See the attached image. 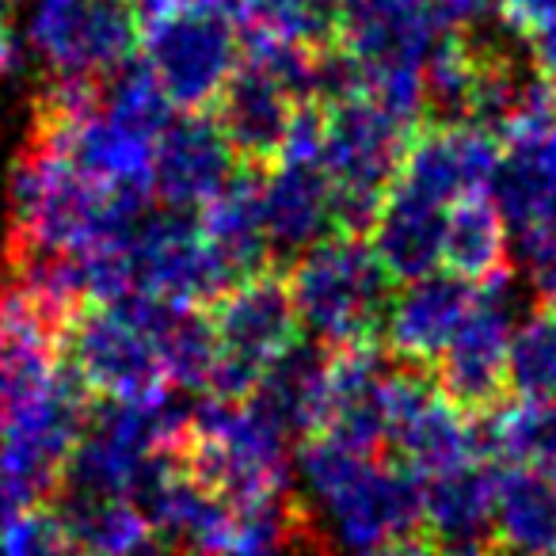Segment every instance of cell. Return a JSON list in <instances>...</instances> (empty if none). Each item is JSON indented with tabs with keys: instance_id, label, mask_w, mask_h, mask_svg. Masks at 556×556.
Returning <instances> with one entry per match:
<instances>
[{
	"instance_id": "obj_1",
	"label": "cell",
	"mask_w": 556,
	"mask_h": 556,
	"mask_svg": "<svg viewBox=\"0 0 556 556\" xmlns=\"http://www.w3.org/2000/svg\"><path fill=\"white\" fill-rule=\"evenodd\" d=\"M302 484L328 533L351 553L393 545L424 530V484L386 454H363L328 434L302 442Z\"/></svg>"
},
{
	"instance_id": "obj_2",
	"label": "cell",
	"mask_w": 556,
	"mask_h": 556,
	"mask_svg": "<svg viewBox=\"0 0 556 556\" xmlns=\"http://www.w3.org/2000/svg\"><path fill=\"white\" fill-rule=\"evenodd\" d=\"M290 434L244 396L202 393L187 408L184 439L176 454L202 488L232 510H252L290 492Z\"/></svg>"
},
{
	"instance_id": "obj_3",
	"label": "cell",
	"mask_w": 556,
	"mask_h": 556,
	"mask_svg": "<svg viewBox=\"0 0 556 556\" xmlns=\"http://www.w3.org/2000/svg\"><path fill=\"white\" fill-rule=\"evenodd\" d=\"M446 31L439 0H340L336 42L358 62L366 92L419 126L424 65Z\"/></svg>"
},
{
	"instance_id": "obj_4",
	"label": "cell",
	"mask_w": 556,
	"mask_h": 556,
	"mask_svg": "<svg viewBox=\"0 0 556 556\" xmlns=\"http://www.w3.org/2000/svg\"><path fill=\"white\" fill-rule=\"evenodd\" d=\"M320 168L332 184V225L336 232L366 237L416 126L370 92L320 103Z\"/></svg>"
},
{
	"instance_id": "obj_5",
	"label": "cell",
	"mask_w": 556,
	"mask_h": 556,
	"mask_svg": "<svg viewBox=\"0 0 556 556\" xmlns=\"http://www.w3.org/2000/svg\"><path fill=\"white\" fill-rule=\"evenodd\" d=\"M302 328L325 348L374 340L393 298V278L355 232H328L294 255L287 275Z\"/></svg>"
},
{
	"instance_id": "obj_6",
	"label": "cell",
	"mask_w": 556,
	"mask_h": 556,
	"mask_svg": "<svg viewBox=\"0 0 556 556\" xmlns=\"http://www.w3.org/2000/svg\"><path fill=\"white\" fill-rule=\"evenodd\" d=\"M138 50L172 108L210 111L240 62V27L222 0H164L138 12Z\"/></svg>"
},
{
	"instance_id": "obj_7",
	"label": "cell",
	"mask_w": 556,
	"mask_h": 556,
	"mask_svg": "<svg viewBox=\"0 0 556 556\" xmlns=\"http://www.w3.org/2000/svg\"><path fill=\"white\" fill-rule=\"evenodd\" d=\"M210 332L217 348L214 396L244 401L282 351L302 340V320L282 270L260 267L237 278L206 305Z\"/></svg>"
},
{
	"instance_id": "obj_8",
	"label": "cell",
	"mask_w": 556,
	"mask_h": 556,
	"mask_svg": "<svg viewBox=\"0 0 556 556\" xmlns=\"http://www.w3.org/2000/svg\"><path fill=\"white\" fill-rule=\"evenodd\" d=\"M62 358L96 401H156L176 393L156 340L126 302H92L73 313L62 332Z\"/></svg>"
},
{
	"instance_id": "obj_9",
	"label": "cell",
	"mask_w": 556,
	"mask_h": 556,
	"mask_svg": "<svg viewBox=\"0 0 556 556\" xmlns=\"http://www.w3.org/2000/svg\"><path fill=\"white\" fill-rule=\"evenodd\" d=\"M134 0H39L27 20V47L47 77L108 80L138 50Z\"/></svg>"
},
{
	"instance_id": "obj_10",
	"label": "cell",
	"mask_w": 556,
	"mask_h": 556,
	"mask_svg": "<svg viewBox=\"0 0 556 556\" xmlns=\"http://www.w3.org/2000/svg\"><path fill=\"white\" fill-rule=\"evenodd\" d=\"M515 332V278L503 275L477 287L469 317L431 363L434 389L465 416L480 419L507 393V351Z\"/></svg>"
},
{
	"instance_id": "obj_11",
	"label": "cell",
	"mask_w": 556,
	"mask_h": 556,
	"mask_svg": "<svg viewBox=\"0 0 556 556\" xmlns=\"http://www.w3.org/2000/svg\"><path fill=\"white\" fill-rule=\"evenodd\" d=\"M126 263L130 298L206 309L229 287V275L202 240L191 210H149L126 240Z\"/></svg>"
},
{
	"instance_id": "obj_12",
	"label": "cell",
	"mask_w": 556,
	"mask_h": 556,
	"mask_svg": "<svg viewBox=\"0 0 556 556\" xmlns=\"http://www.w3.org/2000/svg\"><path fill=\"white\" fill-rule=\"evenodd\" d=\"M92 396L62 366L58 381L0 431V469L9 472L31 503L54 500L73 446L88 424Z\"/></svg>"
},
{
	"instance_id": "obj_13",
	"label": "cell",
	"mask_w": 556,
	"mask_h": 556,
	"mask_svg": "<svg viewBox=\"0 0 556 556\" xmlns=\"http://www.w3.org/2000/svg\"><path fill=\"white\" fill-rule=\"evenodd\" d=\"M503 146L495 134L465 123H419L404 149L393 184L450 206L465 194H484L500 168Z\"/></svg>"
},
{
	"instance_id": "obj_14",
	"label": "cell",
	"mask_w": 556,
	"mask_h": 556,
	"mask_svg": "<svg viewBox=\"0 0 556 556\" xmlns=\"http://www.w3.org/2000/svg\"><path fill=\"white\" fill-rule=\"evenodd\" d=\"M62 332L24 287H0V431L58 381Z\"/></svg>"
},
{
	"instance_id": "obj_15",
	"label": "cell",
	"mask_w": 556,
	"mask_h": 556,
	"mask_svg": "<svg viewBox=\"0 0 556 556\" xmlns=\"http://www.w3.org/2000/svg\"><path fill=\"white\" fill-rule=\"evenodd\" d=\"M472 302H477V287L442 267L408 278L386 305V317L378 328L381 348L396 363L431 370V363L454 340L462 320L469 317Z\"/></svg>"
},
{
	"instance_id": "obj_16",
	"label": "cell",
	"mask_w": 556,
	"mask_h": 556,
	"mask_svg": "<svg viewBox=\"0 0 556 556\" xmlns=\"http://www.w3.org/2000/svg\"><path fill=\"white\" fill-rule=\"evenodd\" d=\"M237 168L240 161L214 115L187 111L184 118H168V126L153 141V161H149L153 199H161L168 210L194 214L202 202H210L229 184Z\"/></svg>"
},
{
	"instance_id": "obj_17",
	"label": "cell",
	"mask_w": 556,
	"mask_h": 556,
	"mask_svg": "<svg viewBox=\"0 0 556 556\" xmlns=\"http://www.w3.org/2000/svg\"><path fill=\"white\" fill-rule=\"evenodd\" d=\"M260 206L267 244L278 255H298L313 240L336 232L332 225V184L320 161L282 156L260 172Z\"/></svg>"
},
{
	"instance_id": "obj_18",
	"label": "cell",
	"mask_w": 556,
	"mask_h": 556,
	"mask_svg": "<svg viewBox=\"0 0 556 556\" xmlns=\"http://www.w3.org/2000/svg\"><path fill=\"white\" fill-rule=\"evenodd\" d=\"M424 484V530L427 541L446 556L488 548V522H492V488L495 469L488 457H472L434 477H419Z\"/></svg>"
},
{
	"instance_id": "obj_19",
	"label": "cell",
	"mask_w": 556,
	"mask_h": 556,
	"mask_svg": "<svg viewBox=\"0 0 556 556\" xmlns=\"http://www.w3.org/2000/svg\"><path fill=\"white\" fill-rule=\"evenodd\" d=\"M492 556H556V477L538 465H507L495 472Z\"/></svg>"
},
{
	"instance_id": "obj_20",
	"label": "cell",
	"mask_w": 556,
	"mask_h": 556,
	"mask_svg": "<svg viewBox=\"0 0 556 556\" xmlns=\"http://www.w3.org/2000/svg\"><path fill=\"white\" fill-rule=\"evenodd\" d=\"M260 172L240 164L232 179L194 210L202 240L210 244L214 260L229 275V282L252 275L260 267H270V244L263 229V206H260Z\"/></svg>"
},
{
	"instance_id": "obj_21",
	"label": "cell",
	"mask_w": 556,
	"mask_h": 556,
	"mask_svg": "<svg viewBox=\"0 0 556 556\" xmlns=\"http://www.w3.org/2000/svg\"><path fill=\"white\" fill-rule=\"evenodd\" d=\"M442 217H446V206L401 184L389 187L366 240L393 282H408L427 270H439Z\"/></svg>"
},
{
	"instance_id": "obj_22",
	"label": "cell",
	"mask_w": 556,
	"mask_h": 556,
	"mask_svg": "<svg viewBox=\"0 0 556 556\" xmlns=\"http://www.w3.org/2000/svg\"><path fill=\"white\" fill-rule=\"evenodd\" d=\"M325 378H328V348L325 343H302L275 358L255 381L248 401L260 404L290 439L305 442L320 431L325 419Z\"/></svg>"
},
{
	"instance_id": "obj_23",
	"label": "cell",
	"mask_w": 556,
	"mask_h": 556,
	"mask_svg": "<svg viewBox=\"0 0 556 556\" xmlns=\"http://www.w3.org/2000/svg\"><path fill=\"white\" fill-rule=\"evenodd\" d=\"M507 232V222H503L500 206L488 191L450 202L446 217H442L439 267L472 282V287H484V282L510 275Z\"/></svg>"
},
{
	"instance_id": "obj_24",
	"label": "cell",
	"mask_w": 556,
	"mask_h": 556,
	"mask_svg": "<svg viewBox=\"0 0 556 556\" xmlns=\"http://www.w3.org/2000/svg\"><path fill=\"white\" fill-rule=\"evenodd\" d=\"M54 510L80 556H141L153 545V530L130 495L58 492Z\"/></svg>"
},
{
	"instance_id": "obj_25",
	"label": "cell",
	"mask_w": 556,
	"mask_h": 556,
	"mask_svg": "<svg viewBox=\"0 0 556 556\" xmlns=\"http://www.w3.org/2000/svg\"><path fill=\"white\" fill-rule=\"evenodd\" d=\"M480 419L484 457H500L503 465H538L556 477V401L495 404Z\"/></svg>"
},
{
	"instance_id": "obj_26",
	"label": "cell",
	"mask_w": 556,
	"mask_h": 556,
	"mask_svg": "<svg viewBox=\"0 0 556 556\" xmlns=\"http://www.w3.org/2000/svg\"><path fill=\"white\" fill-rule=\"evenodd\" d=\"M222 4L248 35L287 39L298 47L336 42L340 0H222Z\"/></svg>"
},
{
	"instance_id": "obj_27",
	"label": "cell",
	"mask_w": 556,
	"mask_h": 556,
	"mask_svg": "<svg viewBox=\"0 0 556 556\" xmlns=\"http://www.w3.org/2000/svg\"><path fill=\"white\" fill-rule=\"evenodd\" d=\"M507 393L518 401H556V309L538 305L510 332Z\"/></svg>"
},
{
	"instance_id": "obj_28",
	"label": "cell",
	"mask_w": 556,
	"mask_h": 556,
	"mask_svg": "<svg viewBox=\"0 0 556 556\" xmlns=\"http://www.w3.org/2000/svg\"><path fill=\"white\" fill-rule=\"evenodd\" d=\"M0 556H80L50 503H31L0 533Z\"/></svg>"
},
{
	"instance_id": "obj_29",
	"label": "cell",
	"mask_w": 556,
	"mask_h": 556,
	"mask_svg": "<svg viewBox=\"0 0 556 556\" xmlns=\"http://www.w3.org/2000/svg\"><path fill=\"white\" fill-rule=\"evenodd\" d=\"M518 260H522V275L538 305L556 309V222L522 232L518 237Z\"/></svg>"
},
{
	"instance_id": "obj_30",
	"label": "cell",
	"mask_w": 556,
	"mask_h": 556,
	"mask_svg": "<svg viewBox=\"0 0 556 556\" xmlns=\"http://www.w3.org/2000/svg\"><path fill=\"white\" fill-rule=\"evenodd\" d=\"M553 12H556V0H495V20H500L510 35H518L522 42H526V35L538 31Z\"/></svg>"
},
{
	"instance_id": "obj_31",
	"label": "cell",
	"mask_w": 556,
	"mask_h": 556,
	"mask_svg": "<svg viewBox=\"0 0 556 556\" xmlns=\"http://www.w3.org/2000/svg\"><path fill=\"white\" fill-rule=\"evenodd\" d=\"M526 50H530L533 70L545 73L548 80H556V12L538 27V31L526 35Z\"/></svg>"
},
{
	"instance_id": "obj_32",
	"label": "cell",
	"mask_w": 556,
	"mask_h": 556,
	"mask_svg": "<svg viewBox=\"0 0 556 556\" xmlns=\"http://www.w3.org/2000/svg\"><path fill=\"white\" fill-rule=\"evenodd\" d=\"M439 9L450 27H477L495 16V0H439Z\"/></svg>"
},
{
	"instance_id": "obj_33",
	"label": "cell",
	"mask_w": 556,
	"mask_h": 556,
	"mask_svg": "<svg viewBox=\"0 0 556 556\" xmlns=\"http://www.w3.org/2000/svg\"><path fill=\"white\" fill-rule=\"evenodd\" d=\"M27 507H31V500H27V492L16 484V480L9 477V472L0 469V533L9 530L12 518H16L20 510H27Z\"/></svg>"
},
{
	"instance_id": "obj_34",
	"label": "cell",
	"mask_w": 556,
	"mask_h": 556,
	"mask_svg": "<svg viewBox=\"0 0 556 556\" xmlns=\"http://www.w3.org/2000/svg\"><path fill=\"white\" fill-rule=\"evenodd\" d=\"M351 556H446L439 545L431 541H419V538H404V541H393V545H378V548H358Z\"/></svg>"
},
{
	"instance_id": "obj_35",
	"label": "cell",
	"mask_w": 556,
	"mask_h": 556,
	"mask_svg": "<svg viewBox=\"0 0 556 556\" xmlns=\"http://www.w3.org/2000/svg\"><path fill=\"white\" fill-rule=\"evenodd\" d=\"M16 65V39H12L9 24H4V16H0V77Z\"/></svg>"
},
{
	"instance_id": "obj_36",
	"label": "cell",
	"mask_w": 556,
	"mask_h": 556,
	"mask_svg": "<svg viewBox=\"0 0 556 556\" xmlns=\"http://www.w3.org/2000/svg\"><path fill=\"white\" fill-rule=\"evenodd\" d=\"M541 161H545L548 176H553V184H556V123H553V130L541 138Z\"/></svg>"
},
{
	"instance_id": "obj_37",
	"label": "cell",
	"mask_w": 556,
	"mask_h": 556,
	"mask_svg": "<svg viewBox=\"0 0 556 556\" xmlns=\"http://www.w3.org/2000/svg\"><path fill=\"white\" fill-rule=\"evenodd\" d=\"M141 556H184V553H172V548H156V545H149Z\"/></svg>"
},
{
	"instance_id": "obj_38",
	"label": "cell",
	"mask_w": 556,
	"mask_h": 556,
	"mask_svg": "<svg viewBox=\"0 0 556 556\" xmlns=\"http://www.w3.org/2000/svg\"><path fill=\"white\" fill-rule=\"evenodd\" d=\"M462 556H492L488 548H477V553H462Z\"/></svg>"
},
{
	"instance_id": "obj_39",
	"label": "cell",
	"mask_w": 556,
	"mask_h": 556,
	"mask_svg": "<svg viewBox=\"0 0 556 556\" xmlns=\"http://www.w3.org/2000/svg\"><path fill=\"white\" fill-rule=\"evenodd\" d=\"M0 4H16V0H0Z\"/></svg>"
}]
</instances>
